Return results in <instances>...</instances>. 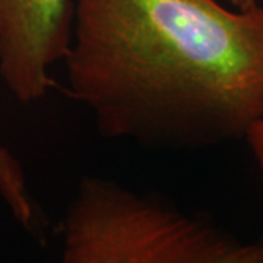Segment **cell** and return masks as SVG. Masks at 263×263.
<instances>
[{"instance_id":"obj_1","label":"cell","mask_w":263,"mask_h":263,"mask_svg":"<svg viewBox=\"0 0 263 263\" xmlns=\"http://www.w3.org/2000/svg\"><path fill=\"white\" fill-rule=\"evenodd\" d=\"M67 91L98 130L152 148L245 138L263 116V6L75 0Z\"/></svg>"},{"instance_id":"obj_6","label":"cell","mask_w":263,"mask_h":263,"mask_svg":"<svg viewBox=\"0 0 263 263\" xmlns=\"http://www.w3.org/2000/svg\"><path fill=\"white\" fill-rule=\"evenodd\" d=\"M233 8H238V9H247L252 8L254 5H259V0H224Z\"/></svg>"},{"instance_id":"obj_5","label":"cell","mask_w":263,"mask_h":263,"mask_svg":"<svg viewBox=\"0 0 263 263\" xmlns=\"http://www.w3.org/2000/svg\"><path fill=\"white\" fill-rule=\"evenodd\" d=\"M245 138L252 152H253L254 160L259 164V168H260L263 174V116L259 117L250 126V129L246 133Z\"/></svg>"},{"instance_id":"obj_3","label":"cell","mask_w":263,"mask_h":263,"mask_svg":"<svg viewBox=\"0 0 263 263\" xmlns=\"http://www.w3.org/2000/svg\"><path fill=\"white\" fill-rule=\"evenodd\" d=\"M75 0H0V78L24 104L43 100L72 41Z\"/></svg>"},{"instance_id":"obj_2","label":"cell","mask_w":263,"mask_h":263,"mask_svg":"<svg viewBox=\"0 0 263 263\" xmlns=\"http://www.w3.org/2000/svg\"><path fill=\"white\" fill-rule=\"evenodd\" d=\"M60 263H263L241 240L164 197L100 176L78 183L60 222Z\"/></svg>"},{"instance_id":"obj_4","label":"cell","mask_w":263,"mask_h":263,"mask_svg":"<svg viewBox=\"0 0 263 263\" xmlns=\"http://www.w3.org/2000/svg\"><path fill=\"white\" fill-rule=\"evenodd\" d=\"M0 197L19 226L34 231L38 211L19 161L0 141Z\"/></svg>"}]
</instances>
